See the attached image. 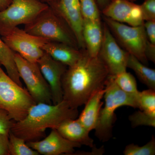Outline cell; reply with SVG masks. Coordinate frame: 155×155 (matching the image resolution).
Segmentation results:
<instances>
[{
	"label": "cell",
	"instance_id": "obj_1",
	"mask_svg": "<svg viewBox=\"0 0 155 155\" xmlns=\"http://www.w3.org/2000/svg\"><path fill=\"white\" fill-rule=\"evenodd\" d=\"M110 73L99 56L92 57L86 50L77 63L68 67L62 79L63 100L78 109L96 92L105 87Z\"/></svg>",
	"mask_w": 155,
	"mask_h": 155
},
{
	"label": "cell",
	"instance_id": "obj_2",
	"mask_svg": "<svg viewBox=\"0 0 155 155\" xmlns=\"http://www.w3.org/2000/svg\"><path fill=\"white\" fill-rule=\"evenodd\" d=\"M78 109H73L63 100L57 104H35L21 121L14 122L11 131L26 142L40 140L48 128L56 129L65 120L77 119Z\"/></svg>",
	"mask_w": 155,
	"mask_h": 155
},
{
	"label": "cell",
	"instance_id": "obj_3",
	"mask_svg": "<svg viewBox=\"0 0 155 155\" xmlns=\"http://www.w3.org/2000/svg\"><path fill=\"white\" fill-rule=\"evenodd\" d=\"M106 91L104 95L105 104L100 111L95 135L100 141L107 142L113 134V127L116 120L115 111L122 106L138 108L137 94L127 93L119 88L114 78L110 75L107 80Z\"/></svg>",
	"mask_w": 155,
	"mask_h": 155
},
{
	"label": "cell",
	"instance_id": "obj_4",
	"mask_svg": "<svg viewBox=\"0 0 155 155\" xmlns=\"http://www.w3.org/2000/svg\"><path fill=\"white\" fill-rule=\"evenodd\" d=\"M24 30L50 41L63 43L80 49L73 31L64 19L50 6L33 22L25 25Z\"/></svg>",
	"mask_w": 155,
	"mask_h": 155
},
{
	"label": "cell",
	"instance_id": "obj_5",
	"mask_svg": "<svg viewBox=\"0 0 155 155\" xmlns=\"http://www.w3.org/2000/svg\"><path fill=\"white\" fill-rule=\"evenodd\" d=\"M36 103L27 89L15 82L0 66V108L14 122L22 120Z\"/></svg>",
	"mask_w": 155,
	"mask_h": 155
},
{
	"label": "cell",
	"instance_id": "obj_6",
	"mask_svg": "<svg viewBox=\"0 0 155 155\" xmlns=\"http://www.w3.org/2000/svg\"><path fill=\"white\" fill-rule=\"evenodd\" d=\"M104 20L119 45L142 63L148 65V61L145 55L148 40L143 24L130 26L104 16Z\"/></svg>",
	"mask_w": 155,
	"mask_h": 155
},
{
	"label": "cell",
	"instance_id": "obj_7",
	"mask_svg": "<svg viewBox=\"0 0 155 155\" xmlns=\"http://www.w3.org/2000/svg\"><path fill=\"white\" fill-rule=\"evenodd\" d=\"M48 7L39 0H12L6 9L0 11V35L19 25L30 24Z\"/></svg>",
	"mask_w": 155,
	"mask_h": 155
},
{
	"label": "cell",
	"instance_id": "obj_8",
	"mask_svg": "<svg viewBox=\"0 0 155 155\" xmlns=\"http://www.w3.org/2000/svg\"><path fill=\"white\" fill-rule=\"evenodd\" d=\"M14 61L20 78L36 104H52L49 85L42 74L37 63L27 61L17 53H14Z\"/></svg>",
	"mask_w": 155,
	"mask_h": 155
},
{
	"label": "cell",
	"instance_id": "obj_9",
	"mask_svg": "<svg viewBox=\"0 0 155 155\" xmlns=\"http://www.w3.org/2000/svg\"><path fill=\"white\" fill-rule=\"evenodd\" d=\"M2 36L8 47L31 63H37L45 51L42 48L48 40L35 36L17 27L8 31Z\"/></svg>",
	"mask_w": 155,
	"mask_h": 155
},
{
	"label": "cell",
	"instance_id": "obj_10",
	"mask_svg": "<svg viewBox=\"0 0 155 155\" xmlns=\"http://www.w3.org/2000/svg\"><path fill=\"white\" fill-rule=\"evenodd\" d=\"M103 25V41L98 55L110 75L115 76L126 71L129 54L119 45L105 23Z\"/></svg>",
	"mask_w": 155,
	"mask_h": 155
},
{
	"label": "cell",
	"instance_id": "obj_11",
	"mask_svg": "<svg viewBox=\"0 0 155 155\" xmlns=\"http://www.w3.org/2000/svg\"><path fill=\"white\" fill-rule=\"evenodd\" d=\"M37 64L49 85L53 104L61 102L63 101L62 79L67 70V66L56 61L45 52L38 61Z\"/></svg>",
	"mask_w": 155,
	"mask_h": 155
},
{
	"label": "cell",
	"instance_id": "obj_12",
	"mask_svg": "<svg viewBox=\"0 0 155 155\" xmlns=\"http://www.w3.org/2000/svg\"><path fill=\"white\" fill-rule=\"evenodd\" d=\"M101 12L104 17L130 26L144 22L140 5L127 0H112Z\"/></svg>",
	"mask_w": 155,
	"mask_h": 155
},
{
	"label": "cell",
	"instance_id": "obj_13",
	"mask_svg": "<svg viewBox=\"0 0 155 155\" xmlns=\"http://www.w3.org/2000/svg\"><path fill=\"white\" fill-rule=\"evenodd\" d=\"M50 7L67 22L75 35L79 49H85L82 32L83 18L79 0H59Z\"/></svg>",
	"mask_w": 155,
	"mask_h": 155
},
{
	"label": "cell",
	"instance_id": "obj_14",
	"mask_svg": "<svg viewBox=\"0 0 155 155\" xmlns=\"http://www.w3.org/2000/svg\"><path fill=\"white\" fill-rule=\"evenodd\" d=\"M26 143L39 154L44 155L72 154L75 148L81 146L79 143L64 138L56 129H52L50 134L42 140L27 142Z\"/></svg>",
	"mask_w": 155,
	"mask_h": 155
},
{
	"label": "cell",
	"instance_id": "obj_15",
	"mask_svg": "<svg viewBox=\"0 0 155 155\" xmlns=\"http://www.w3.org/2000/svg\"><path fill=\"white\" fill-rule=\"evenodd\" d=\"M42 49L53 59L68 67H72L77 63L82 56L83 51L63 43L52 41L46 43Z\"/></svg>",
	"mask_w": 155,
	"mask_h": 155
},
{
	"label": "cell",
	"instance_id": "obj_16",
	"mask_svg": "<svg viewBox=\"0 0 155 155\" xmlns=\"http://www.w3.org/2000/svg\"><path fill=\"white\" fill-rule=\"evenodd\" d=\"M56 130L62 136L70 141L94 147V140L90 137L89 131L78 119H68L62 122Z\"/></svg>",
	"mask_w": 155,
	"mask_h": 155
},
{
	"label": "cell",
	"instance_id": "obj_17",
	"mask_svg": "<svg viewBox=\"0 0 155 155\" xmlns=\"http://www.w3.org/2000/svg\"><path fill=\"white\" fill-rule=\"evenodd\" d=\"M82 36L85 50L89 55H98L102 43L103 25L101 20L83 19Z\"/></svg>",
	"mask_w": 155,
	"mask_h": 155
},
{
	"label": "cell",
	"instance_id": "obj_18",
	"mask_svg": "<svg viewBox=\"0 0 155 155\" xmlns=\"http://www.w3.org/2000/svg\"><path fill=\"white\" fill-rule=\"evenodd\" d=\"M106 91V87L96 92L85 104L78 120L90 132L94 130L97 123L100 111L104 103L101 101Z\"/></svg>",
	"mask_w": 155,
	"mask_h": 155
},
{
	"label": "cell",
	"instance_id": "obj_19",
	"mask_svg": "<svg viewBox=\"0 0 155 155\" xmlns=\"http://www.w3.org/2000/svg\"><path fill=\"white\" fill-rule=\"evenodd\" d=\"M127 68L133 70L139 79L149 89L155 90V70L147 67L137 58L129 54Z\"/></svg>",
	"mask_w": 155,
	"mask_h": 155
},
{
	"label": "cell",
	"instance_id": "obj_20",
	"mask_svg": "<svg viewBox=\"0 0 155 155\" xmlns=\"http://www.w3.org/2000/svg\"><path fill=\"white\" fill-rule=\"evenodd\" d=\"M14 53L0 38V64L5 67L9 77L19 86L22 87L14 61Z\"/></svg>",
	"mask_w": 155,
	"mask_h": 155
},
{
	"label": "cell",
	"instance_id": "obj_21",
	"mask_svg": "<svg viewBox=\"0 0 155 155\" xmlns=\"http://www.w3.org/2000/svg\"><path fill=\"white\" fill-rule=\"evenodd\" d=\"M9 155H38L23 139L18 137L10 131L9 134Z\"/></svg>",
	"mask_w": 155,
	"mask_h": 155
},
{
	"label": "cell",
	"instance_id": "obj_22",
	"mask_svg": "<svg viewBox=\"0 0 155 155\" xmlns=\"http://www.w3.org/2000/svg\"><path fill=\"white\" fill-rule=\"evenodd\" d=\"M112 76L115 83L123 91L130 94L138 93L136 80L131 73L126 71Z\"/></svg>",
	"mask_w": 155,
	"mask_h": 155
},
{
	"label": "cell",
	"instance_id": "obj_23",
	"mask_svg": "<svg viewBox=\"0 0 155 155\" xmlns=\"http://www.w3.org/2000/svg\"><path fill=\"white\" fill-rule=\"evenodd\" d=\"M137 99L138 108L140 110L155 114V90L149 89L139 91Z\"/></svg>",
	"mask_w": 155,
	"mask_h": 155
},
{
	"label": "cell",
	"instance_id": "obj_24",
	"mask_svg": "<svg viewBox=\"0 0 155 155\" xmlns=\"http://www.w3.org/2000/svg\"><path fill=\"white\" fill-rule=\"evenodd\" d=\"M83 19L101 20L100 11L96 0H79Z\"/></svg>",
	"mask_w": 155,
	"mask_h": 155
},
{
	"label": "cell",
	"instance_id": "obj_25",
	"mask_svg": "<svg viewBox=\"0 0 155 155\" xmlns=\"http://www.w3.org/2000/svg\"><path fill=\"white\" fill-rule=\"evenodd\" d=\"M123 153L125 155H154L155 154V138L153 136L151 139L142 146L134 143L127 145Z\"/></svg>",
	"mask_w": 155,
	"mask_h": 155
},
{
	"label": "cell",
	"instance_id": "obj_26",
	"mask_svg": "<svg viewBox=\"0 0 155 155\" xmlns=\"http://www.w3.org/2000/svg\"><path fill=\"white\" fill-rule=\"evenodd\" d=\"M129 120L134 128L139 126L155 127V114L145 111H136L129 116Z\"/></svg>",
	"mask_w": 155,
	"mask_h": 155
},
{
	"label": "cell",
	"instance_id": "obj_27",
	"mask_svg": "<svg viewBox=\"0 0 155 155\" xmlns=\"http://www.w3.org/2000/svg\"><path fill=\"white\" fill-rule=\"evenodd\" d=\"M140 7L144 21L155 20V0H145Z\"/></svg>",
	"mask_w": 155,
	"mask_h": 155
},
{
	"label": "cell",
	"instance_id": "obj_28",
	"mask_svg": "<svg viewBox=\"0 0 155 155\" xmlns=\"http://www.w3.org/2000/svg\"><path fill=\"white\" fill-rule=\"evenodd\" d=\"M14 122L7 111L0 108V133L9 135Z\"/></svg>",
	"mask_w": 155,
	"mask_h": 155
},
{
	"label": "cell",
	"instance_id": "obj_29",
	"mask_svg": "<svg viewBox=\"0 0 155 155\" xmlns=\"http://www.w3.org/2000/svg\"><path fill=\"white\" fill-rule=\"evenodd\" d=\"M143 25L148 41L155 45V20L147 21L144 22Z\"/></svg>",
	"mask_w": 155,
	"mask_h": 155
},
{
	"label": "cell",
	"instance_id": "obj_30",
	"mask_svg": "<svg viewBox=\"0 0 155 155\" xmlns=\"http://www.w3.org/2000/svg\"><path fill=\"white\" fill-rule=\"evenodd\" d=\"M9 135L0 133V155H9Z\"/></svg>",
	"mask_w": 155,
	"mask_h": 155
},
{
	"label": "cell",
	"instance_id": "obj_31",
	"mask_svg": "<svg viewBox=\"0 0 155 155\" xmlns=\"http://www.w3.org/2000/svg\"><path fill=\"white\" fill-rule=\"evenodd\" d=\"M145 55L148 61L155 63V45L152 44L148 41L146 47Z\"/></svg>",
	"mask_w": 155,
	"mask_h": 155
},
{
	"label": "cell",
	"instance_id": "obj_32",
	"mask_svg": "<svg viewBox=\"0 0 155 155\" xmlns=\"http://www.w3.org/2000/svg\"><path fill=\"white\" fill-rule=\"evenodd\" d=\"M101 11H102L110 4L112 0H96Z\"/></svg>",
	"mask_w": 155,
	"mask_h": 155
},
{
	"label": "cell",
	"instance_id": "obj_33",
	"mask_svg": "<svg viewBox=\"0 0 155 155\" xmlns=\"http://www.w3.org/2000/svg\"><path fill=\"white\" fill-rule=\"evenodd\" d=\"M12 0H0V11L6 9L11 4Z\"/></svg>",
	"mask_w": 155,
	"mask_h": 155
},
{
	"label": "cell",
	"instance_id": "obj_34",
	"mask_svg": "<svg viewBox=\"0 0 155 155\" xmlns=\"http://www.w3.org/2000/svg\"><path fill=\"white\" fill-rule=\"evenodd\" d=\"M39 1L48 4L49 6H51L58 3L59 0H39Z\"/></svg>",
	"mask_w": 155,
	"mask_h": 155
},
{
	"label": "cell",
	"instance_id": "obj_35",
	"mask_svg": "<svg viewBox=\"0 0 155 155\" xmlns=\"http://www.w3.org/2000/svg\"><path fill=\"white\" fill-rule=\"evenodd\" d=\"M127 1H129V2H134L136 1L137 0H127Z\"/></svg>",
	"mask_w": 155,
	"mask_h": 155
},
{
	"label": "cell",
	"instance_id": "obj_36",
	"mask_svg": "<svg viewBox=\"0 0 155 155\" xmlns=\"http://www.w3.org/2000/svg\"><path fill=\"white\" fill-rule=\"evenodd\" d=\"M1 66V64H0V66Z\"/></svg>",
	"mask_w": 155,
	"mask_h": 155
}]
</instances>
